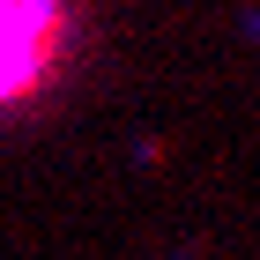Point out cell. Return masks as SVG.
<instances>
[{
	"instance_id": "obj_1",
	"label": "cell",
	"mask_w": 260,
	"mask_h": 260,
	"mask_svg": "<svg viewBox=\"0 0 260 260\" xmlns=\"http://www.w3.org/2000/svg\"><path fill=\"white\" fill-rule=\"evenodd\" d=\"M67 60V0H0V112L45 97Z\"/></svg>"
}]
</instances>
